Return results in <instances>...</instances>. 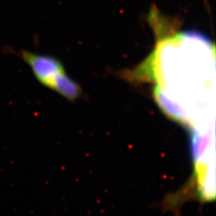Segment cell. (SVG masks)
Returning <instances> with one entry per match:
<instances>
[{
    "mask_svg": "<svg viewBox=\"0 0 216 216\" xmlns=\"http://www.w3.org/2000/svg\"><path fill=\"white\" fill-rule=\"evenodd\" d=\"M15 53L31 67L34 75L42 85L52 90L55 80L65 73L64 67L59 60L45 54H39L27 50Z\"/></svg>",
    "mask_w": 216,
    "mask_h": 216,
    "instance_id": "obj_1",
    "label": "cell"
},
{
    "mask_svg": "<svg viewBox=\"0 0 216 216\" xmlns=\"http://www.w3.org/2000/svg\"><path fill=\"white\" fill-rule=\"evenodd\" d=\"M53 91L58 92L67 99L74 100L81 94V88L77 83L70 79L67 74L63 73L57 78Z\"/></svg>",
    "mask_w": 216,
    "mask_h": 216,
    "instance_id": "obj_2",
    "label": "cell"
}]
</instances>
